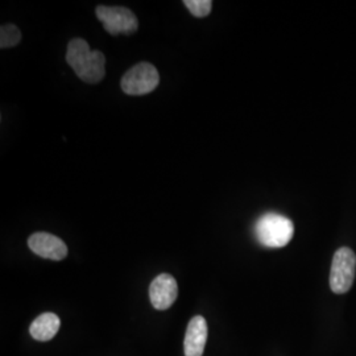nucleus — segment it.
<instances>
[{
    "instance_id": "11",
    "label": "nucleus",
    "mask_w": 356,
    "mask_h": 356,
    "mask_svg": "<svg viewBox=\"0 0 356 356\" xmlns=\"http://www.w3.org/2000/svg\"><path fill=\"white\" fill-rule=\"evenodd\" d=\"M184 4L195 17H206L211 13L213 1L211 0H185Z\"/></svg>"
},
{
    "instance_id": "4",
    "label": "nucleus",
    "mask_w": 356,
    "mask_h": 356,
    "mask_svg": "<svg viewBox=\"0 0 356 356\" xmlns=\"http://www.w3.org/2000/svg\"><path fill=\"white\" fill-rule=\"evenodd\" d=\"M160 83V76L152 64L140 63L131 67L122 76L120 88L128 95H145L152 92Z\"/></svg>"
},
{
    "instance_id": "3",
    "label": "nucleus",
    "mask_w": 356,
    "mask_h": 356,
    "mask_svg": "<svg viewBox=\"0 0 356 356\" xmlns=\"http://www.w3.org/2000/svg\"><path fill=\"white\" fill-rule=\"evenodd\" d=\"M355 252L348 247L339 248L331 261V291L337 294L348 292L355 280Z\"/></svg>"
},
{
    "instance_id": "2",
    "label": "nucleus",
    "mask_w": 356,
    "mask_h": 356,
    "mask_svg": "<svg viewBox=\"0 0 356 356\" xmlns=\"http://www.w3.org/2000/svg\"><path fill=\"white\" fill-rule=\"evenodd\" d=\"M294 225L289 218L277 213L260 216L254 225L257 242L268 248H282L292 241Z\"/></svg>"
},
{
    "instance_id": "8",
    "label": "nucleus",
    "mask_w": 356,
    "mask_h": 356,
    "mask_svg": "<svg viewBox=\"0 0 356 356\" xmlns=\"http://www.w3.org/2000/svg\"><path fill=\"white\" fill-rule=\"evenodd\" d=\"M207 322L202 316H195L191 319L185 339L184 353L185 356H202L207 342Z\"/></svg>"
},
{
    "instance_id": "6",
    "label": "nucleus",
    "mask_w": 356,
    "mask_h": 356,
    "mask_svg": "<svg viewBox=\"0 0 356 356\" xmlns=\"http://www.w3.org/2000/svg\"><path fill=\"white\" fill-rule=\"evenodd\" d=\"M28 247L40 257L61 261L67 256V247L63 239L48 232H36L29 236Z\"/></svg>"
},
{
    "instance_id": "10",
    "label": "nucleus",
    "mask_w": 356,
    "mask_h": 356,
    "mask_svg": "<svg viewBox=\"0 0 356 356\" xmlns=\"http://www.w3.org/2000/svg\"><path fill=\"white\" fill-rule=\"evenodd\" d=\"M22 40V33L19 28L13 24H6L0 28V48H13Z\"/></svg>"
},
{
    "instance_id": "5",
    "label": "nucleus",
    "mask_w": 356,
    "mask_h": 356,
    "mask_svg": "<svg viewBox=\"0 0 356 356\" xmlns=\"http://www.w3.org/2000/svg\"><path fill=\"white\" fill-rule=\"evenodd\" d=\"M97 17L102 23L104 29L113 35H131L139 28V22L135 13L126 7H97Z\"/></svg>"
},
{
    "instance_id": "7",
    "label": "nucleus",
    "mask_w": 356,
    "mask_h": 356,
    "mask_svg": "<svg viewBox=\"0 0 356 356\" xmlns=\"http://www.w3.org/2000/svg\"><path fill=\"white\" fill-rule=\"evenodd\" d=\"M177 281L168 273L159 275L149 285L151 304L157 310L169 309L177 300Z\"/></svg>"
},
{
    "instance_id": "9",
    "label": "nucleus",
    "mask_w": 356,
    "mask_h": 356,
    "mask_svg": "<svg viewBox=\"0 0 356 356\" xmlns=\"http://www.w3.org/2000/svg\"><path fill=\"white\" fill-rule=\"evenodd\" d=\"M61 327V321L54 313H42L35 319L29 327L33 339L38 342H48L56 337Z\"/></svg>"
},
{
    "instance_id": "1",
    "label": "nucleus",
    "mask_w": 356,
    "mask_h": 356,
    "mask_svg": "<svg viewBox=\"0 0 356 356\" xmlns=\"http://www.w3.org/2000/svg\"><path fill=\"white\" fill-rule=\"evenodd\" d=\"M66 63L76 76L86 83H98L106 74V57L101 51H92L83 38H73L66 51Z\"/></svg>"
}]
</instances>
